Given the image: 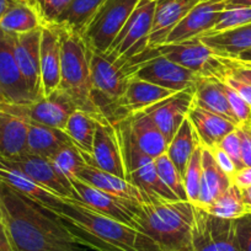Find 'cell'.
<instances>
[{
    "instance_id": "cell-13",
    "label": "cell",
    "mask_w": 251,
    "mask_h": 251,
    "mask_svg": "<svg viewBox=\"0 0 251 251\" xmlns=\"http://www.w3.org/2000/svg\"><path fill=\"white\" fill-rule=\"evenodd\" d=\"M0 161L24 173L26 176L32 178L43 187L48 188L50 191L54 192L58 196L76 200L72 182L55 170L50 159L26 151L15 158L0 159Z\"/></svg>"
},
{
    "instance_id": "cell-48",
    "label": "cell",
    "mask_w": 251,
    "mask_h": 251,
    "mask_svg": "<svg viewBox=\"0 0 251 251\" xmlns=\"http://www.w3.org/2000/svg\"><path fill=\"white\" fill-rule=\"evenodd\" d=\"M231 183L240 190L251 187V166L235 171V174L231 176Z\"/></svg>"
},
{
    "instance_id": "cell-44",
    "label": "cell",
    "mask_w": 251,
    "mask_h": 251,
    "mask_svg": "<svg viewBox=\"0 0 251 251\" xmlns=\"http://www.w3.org/2000/svg\"><path fill=\"white\" fill-rule=\"evenodd\" d=\"M229 156H230L231 160L235 164L236 171L240 170L244 168L243 158H241V149H240V141H239V136L236 133V128L233 132H230L229 134H226L223 139L221 141V143L218 144Z\"/></svg>"
},
{
    "instance_id": "cell-12",
    "label": "cell",
    "mask_w": 251,
    "mask_h": 251,
    "mask_svg": "<svg viewBox=\"0 0 251 251\" xmlns=\"http://www.w3.org/2000/svg\"><path fill=\"white\" fill-rule=\"evenodd\" d=\"M71 182L75 191L76 200L83 202L85 206L108 218L134 228L137 214L139 211V202L103 192L79 178H74Z\"/></svg>"
},
{
    "instance_id": "cell-42",
    "label": "cell",
    "mask_w": 251,
    "mask_h": 251,
    "mask_svg": "<svg viewBox=\"0 0 251 251\" xmlns=\"http://www.w3.org/2000/svg\"><path fill=\"white\" fill-rule=\"evenodd\" d=\"M216 57L221 64L222 72L230 74L251 85V62H246L236 57H224L217 54Z\"/></svg>"
},
{
    "instance_id": "cell-54",
    "label": "cell",
    "mask_w": 251,
    "mask_h": 251,
    "mask_svg": "<svg viewBox=\"0 0 251 251\" xmlns=\"http://www.w3.org/2000/svg\"><path fill=\"white\" fill-rule=\"evenodd\" d=\"M0 223H3V218H1V212H0Z\"/></svg>"
},
{
    "instance_id": "cell-35",
    "label": "cell",
    "mask_w": 251,
    "mask_h": 251,
    "mask_svg": "<svg viewBox=\"0 0 251 251\" xmlns=\"http://www.w3.org/2000/svg\"><path fill=\"white\" fill-rule=\"evenodd\" d=\"M105 1L106 0H73V3L58 19L55 25L71 28L81 35L84 28Z\"/></svg>"
},
{
    "instance_id": "cell-45",
    "label": "cell",
    "mask_w": 251,
    "mask_h": 251,
    "mask_svg": "<svg viewBox=\"0 0 251 251\" xmlns=\"http://www.w3.org/2000/svg\"><path fill=\"white\" fill-rule=\"evenodd\" d=\"M235 239L239 251H251V214L235 219Z\"/></svg>"
},
{
    "instance_id": "cell-40",
    "label": "cell",
    "mask_w": 251,
    "mask_h": 251,
    "mask_svg": "<svg viewBox=\"0 0 251 251\" xmlns=\"http://www.w3.org/2000/svg\"><path fill=\"white\" fill-rule=\"evenodd\" d=\"M248 24H251V8H249V6L226 8L219 16L214 27L207 33H204L203 36L223 32V31L240 27V26L248 25Z\"/></svg>"
},
{
    "instance_id": "cell-38",
    "label": "cell",
    "mask_w": 251,
    "mask_h": 251,
    "mask_svg": "<svg viewBox=\"0 0 251 251\" xmlns=\"http://www.w3.org/2000/svg\"><path fill=\"white\" fill-rule=\"evenodd\" d=\"M154 164H155L156 171H158L160 180L175 195L176 199L178 201H187L182 175L178 173V170L174 165L173 161L169 159L166 153L154 159Z\"/></svg>"
},
{
    "instance_id": "cell-6",
    "label": "cell",
    "mask_w": 251,
    "mask_h": 251,
    "mask_svg": "<svg viewBox=\"0 0 251 251\" xmlns=\"http://www.w3.org/2000/svg\"><path fill=\"white\" fill-rule=\"evenodd\" d=\"M154 10L155 0H141L103 54L113 59L128 60L137 69L142 63L155 57L158 50L149 47Z\"/></svg>"
},
{
    "instance_id": "cell-16",
    "label": "cell",
    "mask_w": 251,
    "mask_h": 251,
    "mask_svg": "<svg viewBox=\"0 0 251 251\" xmlns=\"http://www.w3.org/2000/svg\"><path fill=\"white\" fill-rule=\"evenodd\" d=\"M41 31L42 27L31 32L13 35L14 53L28 90L35 100L42 98L41 84Z\"/></svg>"
},
{
    "instance_id": "cell-15",
    "label": "cell",
    "mask_w": 251,
    "mask_h": 251,
    "mask_svg": "<svg viewBox=\"0 0 251 251\" xmlns=\"http://www.w3.org/2000/svg\"><path fill=\"white\" fill-rule=\"evenodd\" d=\"M226 9V3L224 0H201L173 28L166 37L165 43H178L201 37L214 27Z\"/></svg>"
},
{
    "instance_id": "cell-46",
    "label": "cell",
    "mask_w": 251,
    "mask_h": 251,
    "mask_svg": "<svg viewBox=\"0 0 251 251\" xmlns=\"http://www.w3.org/2000/svg\"><path fill=\"white\" fill-rule=\"evenodd\" d=\"M236 133L239 136L243 158L244 168L251 166V121H245L236 127Z\"/></svg>"
},
{
    "instance_id": "cell-34",
    "label": "cell",
    "mask_w": 251,
    "mask_h": 251,
    "mask_svg": "<svg viewBox=\"0 0 251 251\" xmlns=\"http://www.w3.org/2000/svg\"><path fill=\"white\" fill-rule=\"evenodd\" d=\"M100 121L80 110H75L67 122L64 131L72 139L74 146L85 155L86 161H90L93 154L94 137ZM105 123V122H103Z\"/></svg>"
},
{
    "instance_id": "cell-43",
    "label": "cell",
    "mask_w": 251,
    "mask_h": 251,
    "mask_svg": "<svg viewBox=\"0 0 251 251\" xmlns=\"http://www.w3.org/2000/svg\"><path fill=\"white\" fill-rule=\"evenodd\" d=\"M217 78V76H216ZM221 81L222 89H223L224 94L226 96V100H228L229 106H230L231 111H233L234 116H235L238 123L245 122V121H249L251 118V107L245 102L243 98L238 95L230 86H228L226 84H224L223 81Z\"/></svg>"
},
{
    "instance_id": "cell-36",
    "label": "cell",
    "mask_w": 251,
    "mask_h": 251,
    "mask_svg": "<svg viewBox=\"0 0 251 251\" xmlns=\"http://www.w3.org/2000/svg\"><path fill=\"white\" fill-rule=\"evenodd\" d=\"M202 209L214 217L222 219H231V221H235L246 214L243 197H241V190L233 183L218 199L214 200L211 204L203 207Z\"/></svg>"
},
{
    "instance_id": "cell-20",
    "label": "cell",
    "mask_w": 251,
    "mask_h": 251,
    "mask_svg": "<svg viewBox=\"0 0 251 251\" xmlns=\"http://www.w3.org/2000/svg\"><path fill=\"white\" fill-rule=\"evenodd\" d=\"M201 0H155L153 25L149 35V47L164 45L173 28Z\"/></svg>"
},
{
    "instance_id": "cell-11",
    "label": "cell",
    "mask_w": 251,
    "mask_h": 251,
    "mask_svg": "<svg viewBox=\"0 0 251 251\" xmlns=\"http://www.w3.org/2000/svg\"><path fill=\"white\" fill-rule=\"evenodd\" d=\"M33 101L16 62L13 35L0 30V102L28 105Z\"/></svg>"
},
{
    "instance_id": "cell-10",
    "label": "cell",
    "mask_w": 251,
    "mask_h": 251,
    "mask_svg": "<svg viewBox=\"0 0 251 251\" xmlns=\"http://www.w3.org/2000/svg\"><path fill=\"white\" fill-rule=\"evenodd\" d=\"M1 105L11 112L21 116L26 121L40 123L53 128H66L72 113L76 110L75 105L67 93L62 89H55L50 95L42 96L28 105Z\"/></svg>"
},
{
    "instance_id": "cell-19",
    "label": "cell",
    "mask_w": 251,
    "mask_h": 251,
    "mask_svg": "<svg viewBox=\"0 0 251 251\" xmlns=\"http://www.w3.org/2000/svg\"><path fill=\"white\" fill-rule=\"evenodd\" d=\"M40 59L42 96H47L60 83V36L55 25L42 26Z\"/></svg>"
},
{
    "instance_id": "cell-41",
    "label": "cell",
    "mask_w": 251,
    "mask_h": 251,
    "mask_svg": "<svg viewBox=\"0 0 251 251\" xmlns=\"http://www.w3.org/2000/svg\"><path fill=\"white\" fill-rule=\"evenodd\" d=\"M43 25H55L73 0H35Z\"/></svg>"
},
{
    "instance_id": "cell-23",
    "label": "cell",
    "mask_w": 251,
    "mask_h": 251,
    "mask_svg": "<svg viewBox=\"0 0 251 251\" xmlns=\"http://www.w3.org/2000/svg\"><path fill=\"white\" fill-rule=\"evenodd\" d=\"M28 122L0 102V159H11L27 151Z\"/></svg>"
},
{
    "instance_id": "cell-32",
    "label": "cell",
    "mask_w": 251,
    "mask_h": 251,
    "mask_svg": "<svg viewBox=\"0 0 251 251\" xmlns=\"http://www.w3.org/2000/svg\"><path fill=\"white\" fill-rule=\"evenodd\" d=\"M42 26L43 21L35 5L15 0L0 19V30L10 35L31 32Z\"/></svg>"
},
{
    "instance_id": "cell-28",
    "label": "cell",
    "mask_w": 251,
    "mask_h": 251,
    "mask_svg": "<svg viewBox=\"0 0 251 251\" xmlns=\"http://www.w3.org/2000/svg\"><path fill=\"white\" fill-rule=\"evenodd\" d=\"M194 103L239 125L229 106L221 81L213 75H199L194 85Z\"/></svg>"
},
{
    "instance_id": "cell-14",
    "label": "cell",
    "mask_w": 251,
    "mask_h": 251,
    "mask_svg": "<svg viewBox=\"0 0 251 251\" xmlns=\"http://www.w3.org/2000/svg\"><path fill=\"white\" fill-rule=\"evenodd\" d=\"M134 76L175 93L194 88L199 74L181 67L161 54L142 63Z\"/></svg>"
},
{
    "instance_id": "cell-30",
    "label": "cell",
    "mask_w": 251,
    "mask_h": 251,
    "mask_svg": "<svg viewBox=\"0 0 251 251\" xmlns=\"http://www.w3.org/2000/svg\"><path fill=\"white\" fill-rule=\"evenodd\" d=\"M28 122L27 153L50 159L68 144H74L66 131L40 123Z\"/></svg>"
},
{
    "instance_id": "cell-31",
    "label": "cell",
    "mask_w": 251,
    "mask_h": 251,
    "mask_svg": "<svg viewBox=\"0 0 251 251\" xmlns=\"http://www.w3.org/2000/svg\"><path fill=\"white\" fill-rule=\"evenodd\" d=\"M200 38L211 48L214 54L238 57L243 52L251 50V24L223 32L201 36Z\"/></svg>"
},
{
    "instance_id": "cell-2",
    "label": "cell",
    "mask_w": 251,
    "mask_h": 251,
    "mask_svg": "<svg viewBox=\"0 0 251 251\" xmlns=\"http://www.w3.org/2000/svg\"><path fill=\"white\" fill-rule=\"evenodd\" d=\"M57 214L83 246L96 251H151L144 234L89 208L79 200L63 199Z\"/></svg>"
},
{
    "instance_id": "cell-25",
    "label": "cell",
    "mask_w": 251,
    "mask_h": 251,
    "mask_svg": "<svg viewBox=\"0 0 251 251\" xmlns=\"http://www.w3.org/2000/svg\"><path fill=\"white\" fill-rule=\"evenodd\" d=\"M76 178L84 181L85 183L98 188V190L122 197V199L131 200V201L139 202V203L143 200L142 191L136 185L127 181L126 178L120 177V176L100 170V169L90 165V164H86L81 169Z\"/></svg>"
},
{
    "instance_id": "cell-18",
    "label": "cell",
    "mask_w": 251,
    "mask_h": 251,
    "mask_svg": "<svg viewBox=\"0 0 251 251\" xmlns=\"http://www.w3.org/2000/svg\"><path fill=\"white\" fill-rule=\"evenodd\" d=\"M90 165L126 178L122 151L115 126L100 122L94 137Z\"/></svg>"
},
{
    "instance_id": "cell-29",
    "label": "cell",
    "mask_w": 251,
    "mask_h": 251,
    "mask_svg": "<svg viewBox=\"0 0 251 251\" xmlns=\"http://www.w3.org/2000/svg\"><path fill=\"white\" fill-rule=\"evenodd\" d=\"M231 185V177L226 175L214 160L212 151L202 147V178L200 188L199 206L201 208L211 204Z\"/></svg>"
},
{
    "instance_id": "cell-4",
    "label": "cell",
    "mask_w": 251,
    "mask_h": 251,
    "mask_svg": "<svg viewBox=\"0 0 251 251\" xmlns=\"http://www.w3.org/2000/svg\"><path fill=\"white\" fill-rule=\"evenodd\" d=\"M57 26L60 36V83L62 89L72 99L76 110L86 112L106 122L96 108L91 95L90 48L80 33L71 28Z\"/></svg>"
},
{
    "instance_id": "cell-22",
    "label": "cell",
    "mask_w": 251,
    "mask_h": 251,
    "mask_svg": "<svg viewBox=\"0 0 251 251\" xmlns=\"http://www.w3.org/2000/svg\"><path fill=\"white\" fill-rule=\"evenodd\" d=\"M187 118L194 126L200 143L207 149L218 146L226 134L233 132L238 127V125L231 121L211 112L206 108L200 107L195 103L188 111Z\"/></svg>"
},
{
    "instance_id": "cell-55",
    "label": "cell",
    "mask_w": 251,
    "mask_h": 251,
    "mask_svg": "<svg viewBox=\"0 0 251 251\" xmlns=\"http://www.w3.org/2000/svg\"><path fill=\"white\" fill-rule=\"evenodd\" d=\"M250 120H251V118H250Z\"/></svg>"
},
{
    "instance_id": "cell-9",
    "label": "cell",
    "mask_w": 251,
    "mask_h": 251,
    "mask_svg": "<svg viewBox=\"0 0 251 251\" xmlns=\"http://www.w3.org/2000/svg\"><path fill=\"white\" fill-rule=\"evenodd\" d=\"M192 251H239L235 221L214 217L194 204Z\"/></svg>"
},
{
    "instance_id": "cell-7",
    "label": "cell",
    "mask_w": 251,
    "mask_h": 251,
    "mask_svg": "<svg viewBox=\"0 0 251 251\" xmlns=\"http://www.w3.org/2000/svg\"><path fill=\"white\" fill-rule=\"evenodd\" d=\"M115 126L122 151L126 180L136 185L146 194L158 195L166 200L176 201V196L160 180L154 159L139 149L129 128L128 118L117 122Z\"/></svg>"
},
{
    "instance_id": "cell-21",
    "label": "cell",
    "mask_w": 251,
    "mask_h": 251,
    "mask_svg": "<svg viewBox=\"0 0 251 251\" xmlns=\"http://www.w3.org/2000/svg\"><path fill=\"white\" fill-rule=\"evenodd\" d=\"M159 54L181 67L195 72L199 75L204 73L214 53L200 37L178 43H164L156 47Z\"/></svg>"
},
{
    "instance_id": "cell-5",
    "label": "cell",
    "mask_w": 251,
    "mask_h": 251,
    "mask_svg": "<svg viewBox=\"0 0 251 251\" xmlns=\"http://www.w3.org/2000/svg\"><path fill=\"white\" fill-rule=\"evenodd\" d=\"M136 71L128 62L90 52L91 95L103 120L111 125L127 118L121 106L127 84Z\"/></svg>"
},
{
    "instance_id": "cell-37",
    "label": "cell",
    "mask_w": 251,
    "mask_h": 251,
    "mask_svg": "<svg viewBox=\"0 0 251 251\" xmlns=\"http://www.w3.org/2000/svg\"><path fill=\"white\" fill-rule=\"evenodd\" d=\"M55 170L69 181L78 177L81 169L88 164L85 155L74 144H68L50 159Z\"/></svg>"
},
{
    "instance_id": "cell-26",
    "label": "cell",
    "mask_w": 251,
    "mask_h": 251,
    "mask_svg": "<svg viewBox=\"0 0 251 251\" xmlns=\"http://www.w3.org/2000/svg\"><path fill=\"white\" fill-rule=\"evenodd\" d=\"M173 94H175V91L133 76L127 84L121 106L125 115L128 117L139 111H144L149 106L160 102Z\"/></svg>"
},
{
    "instance_id": "cell-49",
    "label": "cell",
    "mask_w": 251,
    "mask_h": 251,
    "mask_svg": "<svg viewBox=\"0 0 251 251\" xmlns=\"http://www.w3.org/2000/svg\"><path fill=\"white\" fill-rule=\"evenodd\" d=\"M0 251H15L10 240H9V236L6 234L3 223H0Z\"/></svg>"
},
{
    "instance_id": "cell-1",
    "label": "cell",
    "mask_w": 251,
    "mask_h": 251,
    "mask_svg": "<svg viewBox=\"0 0 251 251\" xmlns=\"http://www.w3.org/2000/svg\"><path fill=\"white\" fill-rule=\"evenodd\" d=\"M0 212L15 251H84L57 214L1 181Z\"/></svg>"
},
{
    "instance_id": "cell-47",
    "label": "cell",
    "mask_w": 251,
    "mask_h": 251,
    "mask_svg": "<svg viewBox=\"0 0 251 251\" xmlns=\"http://www.w3.org/2000/svg\"><path fill=\"white\" fill-rule=\"evenodd\" d=\"M209 151H212V155H213L217 165H218L219 168H221L222 170L226 174V175L230 176L231 177V176L235 174L236 168H235V164H234V161L230 159V156H229L228 154H226V151H224L219 146L213 147V148H211Z\"/></svg>"
},
{
    "instance_id": "cell-27",
    "label": "cell",
    "mask_w": 251,
    "mask_h": 251,
    "mask_svg": "<svg viewBox=\"0 0 251 251\" xmlns=\"http://www.w3.org/2000/svg\"><path fill=\"white\" fill-rule=\"evenodd\" d=\"M127 118L134 142L142 151L153 159L166 153L168 141L158 128V126L144 111L133 113Z\"/></svg>"
},
{
    "instance_id": "cell-3",
    "label": "cell",
    "mask_w": 251,
    "mask_h": 251,
    "mask_svg": "<svg viewBox=\"0 0 251 251\" xmlns=\"http://www.w3.org/2000/svg\"><path fill=\"white\" fill-rule=\"evenodd\" d=\"M134 228L147 236L151 251H192L194 204L142 191Z\"/></svg>"
},
{
    "instance_id": "cell-39",
    "label": "cell",
    "mask_w": 251,
    "mask_h": 251,
    "mask_svg": "<svg viewBox=\"0 0 251 251\" xmlns=\"http://www.w3.org/2000/svg\"><path fill=\"white\" fill-rule=\"evenodd\" d=\"M202 178V144H199L195 149L191 159L188 161L183 175V185H185L187 201L192 204L199 203L200 188H201Z\"/></svg>"
},
{
    "instance_id": "cell-24",
    "label": "cell",
    "mask_w": 251,
    "mask_h": 251,
    "mask_svg": "<svg viewBox=\"0 0 251 251\" xmlns=\"http://www.w3.org/2000/svg\"><path fill=\"white\" fill-rule=\"evenodd\" d=\"M0 181L50 211H54L63 204L64 197L58 196L54 192L50 191L48 188L43 187L32 178L26 176L24 173L5 165L1 161H0Z\"/></svg>"
},
{
    "instance_id": "cell-50",
    "label": "cell",
    "mask_w": 251,
    "mask_h": 251,
    "mask_svg": "<svg viewBox=\"0 0 251 251\" xmlns=\"http://www.w3.org/2000/svg\"><path fill=\"white\" fill-rule=\"evenodd\" d=\"M241 197H243L246 214H251V187L243 188L241 190Z\"/></svg>"
},
{
    "instance_id": "cell-56",
    "label": "cell",
    "mask_w": 251,
    "mask_h": 251,
    "mask_svg": "<svg viewBox=\"0 0 251 251\" xmlns=\"http://www.w3.org/2000/svg\"><path fill=\"white\" fill-rule=\"evenodd\" d=\"M250 121H251V120H250Z\"/></svg>"
},
{
    "instance_id": "cell-8",
    "label": "cell",
    "mask_w": 251,
    "mask_h": 251,
    "mask_svg": "<svg viewBox=\"0 0 251 251\" xmlns=\"http://www.w3.org/2000/svg\"><path fill=\"white\" fill-rule=\"evenodd\" d=\"M141 0H106L84 28L83 38L91 50L106 53Z\"/></svg>"
},
{
    "instance_id": "cell-52",
    "label": "cell",
    "mask_w": 251,
    "mask_h": 251,
    "mask_svg": "<svg viewBox=\"0 0 251 251\" xmlns=\"http://www.w3.org/2000/svg\"><path fill=\"white\" fill-rule=\"evenodd\" d=\"M236 58H239V59L246 60V62H251V50H246V52H243L241 54H239Z\"/></svg>"
},
{
    "instance_id": "cell-33",
    "label": "cell",
    "mask_w": 251,
    "mask_h": 251,
    "mask_svg": "<svg viewBox=\"0 0 251 251\" xmlns=\"http://www.w3.org/2000/svg\"><path fill=\"white\" fill-rule=\"evenodd\" d=\"M199 144L201 143H200L199 137L195 132L194 126L186 117V120L180 126V128L177 129L174 138L169 143L168 149H166V155L173 161V164L176 166L178 173L182 175V177L185 175L188 161H190L191 155L194 154L195 149L197 148Z\"/></svg>"
},
{
    "instance_id": "cell-53",
    "label": "cell",
    "mask_w": 251,
    "mask_h": 251,
    "mask_svg": "<svg viewBox=\"0 0 251 251\" xmlns=\"http://www.w3.org/2000/svg\"><path fill=\"white\" fill-rule=\"evenodd\" d=\"M15 1H24V3H28V4H31V5H35L36 6L35 0H15ZM36 9H37V8H36Z\"/></svg>"
},
{
    "instance_id": "cell-51",
    "label": "cell",
    "mask_w": 251,
    "mask_h": 251,
    "mask_svg": "<svg viewBox=\"0 0 251 251\" xmlns=\"http://www.w3.org/2000/svg\"><path fill=\"white\" fill-rule=\"evenodd\" d=\"M13 1L14 0H0V19L4 15V13L8 10V8L11 5Z\"/></svg>"
},
{
    "instance_id": "cell-17",
    "label": "cell",
    "mask_w": 251,
    "mask_h": 251,
    "mask_svg": "<svg viewBox=\"0 0 251 251\" xmlns=\"http://www.w3.org/2000/svg\"><path fill=\"white\" fill-rule=\"evenodd\" d=\"M194 105V88L178 91L160 102L149 106L144 112L153 120L168 143L176 134Z\"/></svg>"
}]
</instances>
